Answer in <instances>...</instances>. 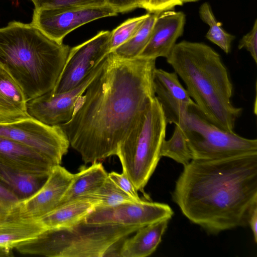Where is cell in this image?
<instances>
[{
    "label": "cell",
    "instance_id": "cell-28",
    "mask_svg": "<svg viewBox=\"0 0 257 257\" xmlns=\"http://www.w3.org/2000/svg\"><path fill=\"white\" fill-rule=\"evenodd\" d=\"M35 8L100 7L105 0H32Z\"/></svg>",
    "mask_w": 257,
    "mask_h": 257
},
{
    "label": "cell",
    "instance_id": "cell-20",
    "mask_svg": "<svg viewBox=\"0 0 257 257\" xmlns=\"http://www.w3.org/2000/svg\"><path fill=\"white\" fill-rule=\"evenodd\" d=\"M107 177L108 173L99 162L88 167H82L74 174L73 180L58 206L94 192Z\"/></svg>",
    "mask_w": 257,
    "mask_h": 257
},
{
    "label": "cell",
    "instance_id": "cell-15",
    "mask_svg": "<svg viewBox=\"0 0 257 257\" xmlns=\"http://www.w3.org/2000/svg\"><path fill=\"white\" fill-rule=\"evenodd\" d=\"M185 21V15L182 12L169 10L159 13L149 41L138 57L156 60L160 57L166 58L177 40L182 36Z\"/></svg>",
    "mask_w": 257,
    "mask_h": 257
},
{
    "label": "cell",
    "instance_id": "cell-21",
    "mask_svg": "<svg viewBox=\"0 0 257 257\" xmlns=\"http://www.w3.org/2000/svg\"><path fill=\"white\" fill-rule=\"evenodd\" d=\"M46 230L38 220L22 219L16 215L0 225V246L16 248Z\"/></svg>",
    "mask_w": 257,
    "mask_h": 257
},
{
    "label": "cell",
    "instance_id": "cell-27",
    "mask_svg": "<svg viewBox=\"0 0 257 257\" xmlns=\"http://www.w3.org/2000/svg\"><path fill=\"white\" fill-rule=\"evenodd\" d=\"M149 13L130 18L110 32V52L130 40L138 31Z\"/></svg>",
    "mask_w": 257,
    "mask_h": 257
},
{
    "label": "cell",
    "instance_id": "cell-24",
    "mask_svg": "<svg viewBox=\"0 0 257 257\" xmlns=\"http://www.w3.org/2000/svg\"><path fill=\"white\" fill-rule=\"evenodd\" d=\"M199 15L201 20L209 27L205 36L206 38L217 45L225 53H230L231 43L235 36L222 29L221 23L216 19L209 4L204 3L201 6Z\"/></svg>",
    "mask_w": 257,
    "mask_h": 257
},
{
    "label": "cell",
    "instance_id": "cell-37",
    "mask_svg": "<svg viewBox=\"0 0 257 257\" xmlns=\"http://www.w3.org/2000/svg\"><path fill=\"white\" fill-rule=\"evenodd\" d=\"M32 1V0H31Z\"/></svg>",
    "mask_w": 257,
    "mask_h": 257
},
{
    "label": "cell",
    "instance_id": "cell-16",
    "mask_svg": "<svg viewBox=\"0 0 257 257\" xmlns=\"http://www.w3.org/2000/svg\"><path fill=\"white\" fill-rule=\"evenodd\" d=\"M0 162L38 177H47L56 165L34 149L0 136Z\"/></svg>",
    "mask_w": 257,
    "mask_h": 257
},
{
    "label": "cell",
    "instance_id": "cell-2",
    "mask_svg": "<svg viewBox=\"0 0 257 257\" xmlns=\"http://www.w3.org/2000/svg\"><path fill=\"white\" fill-rule=\"evenodd\" d=\"M172 198L209 234L246 225L257 204V154L192 160L176 181Z\"/></svg>",
    "mask_w": 257,
    "mask_h": 257
},
{
    "label": "cell",
    "instance_id": "cell-36",
    "mask_svg": "<svg viewBox=\"0 0 257 257\" xmlns=\"http://www.w3.org/2000/svg\"><path fill=\"white\" fill-rule=\"evenodd\" d=\"M181 1L182 2V3L183 4L184 3L196 2V1H198L199 0H181Z\"/></svg>",
    "mask_w": 257,
    "mask_h": 257
},
{
    "label": "cell",
    "instance_id": "cell-35",
    "mask_svg": "<svg viewBox=\"0 0 257 257\" xmlns=\"http://www.w3.org/2000/svg\"><path fill=\"white\" fill-rule=\"evenodd\" d=\"M14 256L13 249L0 246V257H10Z\"/></svg>",
    "mask_w": 257,
    "mask_h": 257
},
{
    "label": "cell",
    "instance_id": "cell-18",
    "mask_svg": "<svg viewBox=\"0 0 257 257\" xmlns=\"http://www.w3.org/2000/svg\"><path fill=\"white\" fill-rule=\"evenodd\" d=\"M169 221H160L138 229L134 236L123 240L119 249V256L146 257L151 255L161 242Z\"/></svg>",
    "mask_w": 257,
    "mask_h": 257
},
{
    "label": "cell",
    "instance_id": "cell-32",
    "mask_svg": "<svg viewBox=\"0 0 257 257\" xmlns=\"http://www.w3.org/2000/svg\"><path fill=\"white\" fill-rule=\"evenodd\" d=\"M183 4L181 0H144L143 8L149 13H160Z\"/></svg>",
    "mask_w": 257,
    "mask_h": 257
},
{
    "label": "cell",
    "instance_id": "cell-29",
    "mask_svg": "<svg viewBox=\"0 0 257 257\" xmlns=\"http://www.w3.org/2000/svg\"><path fill=\"white\" fill-rule=\"evenodd\" d=\"M20 199L0 185V218L15 213Z\"/></svg>",
    "mask_w": 257,
    "mask_h": 257
},
{
    "label": "cell",
    "instance_id": "cell-11",
    "mask_svg": "<svg viewBox=\"0 0 257 257\" xmlns=\"http://www.w3.org/2000/svg\"><path fill=\"white\" fill-rule=\"evenodd\" d=\"M173 213L171 207L167 204L142 200L110 207L96 206L83 220L91 224L141 228L160 221L170 220Z\"/></svg>",
    "mask_w": 257,
    "mask_h": 257
},
{
    "label": "cell",
    "instance_id": "cell-12",
    "mask_svg": "<svg viewBox=\"0 0 257 257\" xmlns=\"http://www.w3.org/2000/svg\"><path fill=\"white\" fill-rule=\"evenodd\" d=\"M104 59L73 89L60 93H54L50 91L28 101L27 109L29 116L52 126L70 120L78 99L100 70Z\"/></svg>",
    "mask_w": 257,
    "mask_h": 257
},
{
    "label": "cell",
    "instance_id": "cell-14",
    "mask_svg": "<svg viewBox=\"0 0 257 257\" xmlns=\"http://www.w3.org/2000/svg\"><path fill=\"white\" fill-rule=\"evenodd\" d=\"M153 81L155 96L167 123L181 125L194 101L180 82L177 74L156 68Z\"/></svg>",
    "mask_w": 257,
    "mask_h": 257
},
{
    "label": "cell",
    "instance_id": "cell-25",
    "mask_svg": "<svg viewBox=\"0 0 257 257\" xmlns=\"http://www.w3.org/2000/svg\"><path fill=\"white\" fill-rule=\"evenodd\" d=\"M160 156L171 158L183 166L192 160L186 137L180 125H175L171 138L168 140H164L163 142Z\"/></svg>",
    "mask_w": 257,
    "mask_h": 257
},
{
    "label": "cell",
    "instance_id": "cell-34",
    "mask_svg": "<svg viewBox=\"0 0 257 257\" xmlns=\"http://www.w3.org/2000/svg\"><path fill=\"white\" fill-rule=\"evenodd\" d=\"M247 223L250 225L254 241L257 242V204L255 205L250 210L247 220Z\"/></svg>",
    "mask_w": 257,
    "mask_h": 257
},
{
    "label": "cell",
    "instance_id": "cell-26",
    "mask_svg": "<svg viewBox=\"0 0 257 257\" xmlns=\"http://www.w3.org/2000/svg\"><path fill=\"white\" fill-rule=\"evenodd\" d=\"M79 198L91 200L96 203L97 206L106 207L124 202H137L117 187L108 177L96 191Z\"/></svg>",
    "mask_w": 257,
    "mask_h": 257
},
{
    "label": "cell",
    "instance_id": "cell-3",
    "mask_svg": "<svg viewBox=\"0 0 257 257\" xmlns=\"http://www.w3.org/2000/svg\"><path fill=\"white\" fill-rule=\"evenodd\" d=\"M166 59L205 117L220 128L233 132L242 109L231 103L233 86L219 54L204 43L183 41Z\"/></svg>",
    "mask_w": 257,
    "mask_h": 257
},
{
    "label": "cell",
    "instance_id": "cell-23",
    "mask_svg": "<svg viewBox=\"0 0 257 257\" xmlns=\"http://www.w3.org/2000/svg\"><path fill=\"white\" fill-rule=\"evenodd\" d=\"M159 13H149L136 33L127 41L113 51L121 59L125 60L138 58L147 45L152 30Z\"/></svg>",
    "mask_w": 257,
    "mask_h": 257
},
{
    "label": "cell",
    "instance_id": "cell-17",
    "mask_svg": "<svg viewBox=\"0 0 257 257\" xmlns=\"http://www.w3.org/2000/svg\"><path fill=\"white\" fill-rule=\"evenodd\" d=\"M27 101L14 78L0 65V122H10L30 117Z\"/></svg>",
    "mask_w": 257,
    "mask_h": 257
},
{
    "label": "cell",
    "instance_id": "cell-4",
    "mask_svg": "<svg viewBox=\"0 0 257 257\" xmlns=\"http://www.w3.org/2000/svg\"><path fill=\"white\" fill-rule=\"evenodd\" d=\"M70 49L31 23L12 21L0 28V65L19 85L27 101L53 89Z\"/></svg>",
    "mask_w": 257,
    "mask_h": 257
},
{
    "label": "cell",
    "instance_id": "cell-8",
    "mask_svg": "<svg viewBox=\"0 0 257 257\" xmlns=\"http://www.w3.org/2000/svg\"><path fill=\"white\" fill-rule=\"evenodd\" d=\"M0 136L39 151L56 165L62 162L70 146L59 125H49L29 117L10 122H0Z\"/></svg>",
    "mask_w": 257,
    "mask_h": 257
},
{
    "label": "cell",
    "instance_id": "cell-22",
    "mask_svg": "<svg viewBox=\"0 0 257 257\" xmlns=\"http://www.w3.org/2000/svg\"><path fill=\"white\" fill-rule=\"evenodd\" d=\"M48 177L32 176L0 162V185L14 194L20 200L37 191Z\"/></svg>",
    "mask_w": 257,
    "mask_h": 257
},
{
    "label": "cell",
    "instance_id": "cell-5",
    "mask_svg": "<svg viewBox=\"0 0 257 257\" xmlns=\"http://www.w3.org/2000/svg\"><path fill=\"white\" fill-rule=\"evenodd\" d=\"M139 228L83 220L72 227L47 229L15 249L23 254L48 257L119 256L123 240Z\"/></svg>",
    "mask_w": 257,
    "mask_h": 257
},
{
    "label": "cell",
    "instance_id": "cell-19",
    "mask_svg": "<svg viewBox=\"0 0 257 257\" xmlns=\"http://www.w3.org/2000/svg\"><path fill=\"white\" fill-rule=\"evenodd\" d=\"M97 204L79 198L58 206L38 219L47 229L67 228L82 221Z\"/></svg>",
    "mask_w": 257,
    "mask_h": 257
},
{
    "label": "cell",
    "instance_id": "cell-31",
    "mask_svg": "<svg viewBox=\"0 0 257 257\" xmlns=\"http://www.w3.org/2000/svg\"><path fill=\"white\" fill-rule=\"evenodd\" d=\"M239 49H245L249 52L255 63H257V20L249 31L239 42Z\"/></svg>",
    "mask_w": 257,
    "mask_h": 257
},
{
    "label": "cell",
    "instance_id": "cell-7",
    "mask_svg": "<svg viewBox=\"0 0 257 257\" xmlns=\"http://www.w3.org/2000/svg\"><path fill=\"white\" fill-rule=\"evenodd\" d=\"M192 160L224 159L257 154V140L242 137L211 123L194 102L180 125Z\"/></svg>",
    "mask_w": 257,
    "mask_h": 257
},
{
    "label": "cell",
    "instance_id": "cell-10",
    "mask_svg": "<svg viewBox=\"0 0 257 257\" xmlns=\"http://www.w3.org/2000/svg\"><path fill=\"white\" fill-rule=\"evenodd\" d=\"M110 31H101L70 48L58 81L51 91L66 92L77 86L110 52Z\"/></svg>",
    "mask_w": 257,
    "mask_h": 257
},
{
    "label": "cell",
    "instance_id": "cell-9",
    "mask_svg": "<svg viewBox=\"0 0 257 257\" xmlns=\"http://www.w3.org/2000/svg\"><path fill=\"white\" fill-rule=\"evenodd\" d=\"M117 14L106 4L92 7L35 8L31 24L49 38L62 43L67 34L80 26Z\"/></svg>",
    "mask_w": 257,
    "mask_h": 257
},
{
    "label": "cell",
    "instance_id": "cell-30",
    "mask_svg": "<svg viewBox=\"0 0 257 257\" xmlns=\"http://www.w3.org/2000/svg\"><path fill=\"white\" fill-rule=\"evenodd\" d=\"M108 177L134 200L137 202L142 200L138 195L137 190L124 173L122 172L119 174L112 171L108 173Z\"/></svg>",
    "mask_w": 257,
    "mask_h": 257
},
{
    "label": "cell",
    "instance_id": "cell-33",
    "mask_svg": "<svg viewBox=\"0 0 257 257\" xmlns=\"http://www.w3.org/2000/svg\"><path fill=\"white\" fill-rule=\"evenodd\" d=\"M106 4L117 13H124L138 8H143L144 0H105Z\"/></svg>",
    "mask_w": 257,
    "mask_h": 257
},
{
    "label": "cell",
    "instance_id": "cell-1",
    "mask_svg": "<svg viewBox=\"0 0 257 257\" xmlns=\"http://www.w3.org/2000/svg\"><path fill=\"white\" fill-rule=\"evenodd\" d=\"M156 59L125 60L113 52L78 99L71 119L59 124L85 164L116 155L117 147L155 97Z\"/></svg>",
    "mask_w": 257,
    "mask_h": 257
},
{
    "label": "cell",
    "instance_id": "cell-13",
    "mask_svg": "<svg viewBox=\"0 0 257 257\" xmlns=\"http://www.w3.org/2000/svg\"><path fill=\"white\" fill-rule=\"evenodd\" d=\"M73 177L74 174L60 165L55 166L37 191L19 201L16 207L19 217L38 220L57 208Z\"/></svg>",
    "mask_w": 257,
    "mask_h": 257
},
{
    "label": "cell",
    "instance_id": "cell-6",
    "mask_svg": "<svg viewBox=\"0 0 257 257\" xmlns=\"http://www.w3.org/2000/svg\"><path fill=\"white\" fill-rule=\"evenodd\" d=\"M167 122L156 96L119 143L116 153L122 172L138 191L144 188L161 158Z\"/></svg>",
    "mask_w": 257,
    "mask_h": 257
}]
</instances>
